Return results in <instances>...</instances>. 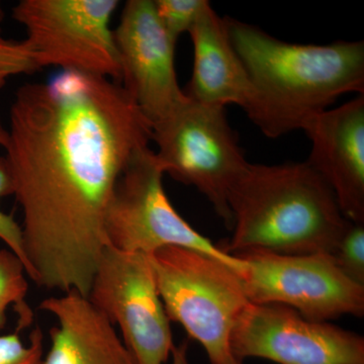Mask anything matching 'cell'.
Wrapping results in <instances>:
<instances>
[{"instance_id": "obj_5", "label": "cell", "mask_w": 364, "mask_h": 364, "mask_svg": "<svg viewBox=\"0 0 364 364\" xmlns=\"http://www.w3.org/2000/svg\"><path fill=\"white\" fill-rule=\"evenodd\" d=\"M155 154L164 173L195 186L231 229L229 195L249 163L230 126L226 107L188 100L152 126Z\"/></svg>"}, {"instance_id": "obj_12", "label": "cell", "mask_w": 364, "mask_h": 364, "mask_svg": "<svg viewBox=\"0 0 364 364\" xmlns=\"http://www.w3.org/2000/svg\"><path fill=\"white\" fill-rule=\"evenodd\" d=\"M309 166L331 189L345 219L364 224V95L327 109L304 129Z\"/></svg>"}, {"instance_id": "obj_1", "label": "cell", "mask_w": 364, "mask_h": 364, "mask_svg": "<svg viewBox=\"0 0 364 364\" xmlns=\"http://www.w3.org/2000/svg\"><path fill=\"white\" fill-rule=\"evenodd\" d=\"M7 133L28 277L88 296L117 181L149 146L152 124L121 83L61 71L16 90Z\"/></svg>"}, {"instance_id": "obj_22", "label": "cell", "mask_w": 364, "mask_h": 364, "mask_svg": "<svg viewBox=\"0 0 364 364\" xmlns=\"http://www.w3.org/2000/svg\"><path fill=\"white\" fill-rule=\"evenodd\" d=\"M225 364H243V361L238 360V359H236L234 358V356H232V358H230L229 360H228Z\"/></svg>"}, {"instance_id": "obj_10", "label": "cell", "mask_w": 364, "mask_h": 364, "mask_svg": "<svg viewBox=\"0 0 364 364\" xmlns=\"http://www.w3.org/2000/svg\"><path fill=\"white\" fill-rule=\"evenodd\" d=\"M230 350L240 361L256 358L277 364H364L363 336L274 304H249L231 333Z\"/></svg>"}, {"instance_id": "obj_4", "label": "cell", "mask_w": 364, "mask_h": 364, "mask_svg": "<svg viewBox=\"0 0 364 364\" xmlns=\"http://www.w3.org/2000/svg\"><path fill=\"white\" fill-rule=\"evenodd\" d=\"M170 321L202 345L210 364L232 358L230 337L248 301L238 273L193 249L168 246L149 255Z\"/></svg>"}, {"instance_id": "obj_23", "label": "cell", "mask_w": 364, "mask_h": 364, "mask_svg": "<svg viewBox=\"0 0 364 364\" xmlns=\"http://www.w3.org/2000/svg\"><path fill=\"white\" fill-rule=\"evenodd\" d=\"M4 9H2L1 4H0V23H1L2 21H4Z\"/></svg>"}, {"instance_id": "obj_14", "label": "cell", "mask_w": 364, "mask_h": 364, "mask_svg": "<svg viewBox=\"0 0 364 364\" xmlns=\"http://www.w3.org/2000/svg\"><path fill=\"white\" fill-rule=\"evenodd\" d=\"M40 309L58 321L42 364H136L111 321L87 296L68 291L44 299Z\"/></svg>"}, {"instance_id": "obj_8", "label": "cell", "mask_w": 364, "mask_h": 364, "mask_svg": "<svg viewBox=\"0 0 364 364\" xmlns=\"http://www.w3.org/2000/svg\"><path fill=\"white\" fill-rule=\"evenodd\" d=\"M251 304L289 306L304 318L329 322L344 315H364V286L347 277L331 254L284 255L267 251L236 254Z\"/></svg>"}, {"instance_id": "obj_21", "label": "cell", "mask_w": 364, "mask_h": 364, "mask_svg": "<svg viewBox=\"0 0 364 364\" xmlns=\"http://www.w3.org/2000/svg\"><path fill=\"white\" fill-rule=\"evenodd\" d=\"M172 364H189L186 342L174 346L171 352Z\"/></svg>"}, {"instance_id": "obj_20", "label": "cell", "mask_w": 364, "mask_h": 364, "mask_svg": "<svg viewBox=\"0 0 364 364\" xmlns=\"http://www.w3.org/2000/svg\"><path fill=\"white\" fill-rule=\"evenodd\" d=\"M42 361L43 335L39 328L31 333L26 346L18 332L0 335V364H42Z\"/></svg>"}, {"instance_id": "obj_2", "label": "cell", "mask_w": 364, "mask_h": 364, "mask_svg": "<svg viewBox=\"0 0 364 364\" xmlns=\"http://www.w3.org/2000/svg\"><path fill=\"white\" fill-rule=\"evenodd\" d=\"M226 23L253 85L246 114L268 138L304 131L346 93L364 95L363 41L293 44L243 21Z\"/></svg>"}, {"instance_id": "obj_19", "label": "cell", "mask_w": 364, "mask_h": 364, "mask_svg": "<svg viewBox=\"0 0 364 364\" xmlns=\"http://www.w3.org/2000/svg\"><path fill=\"white\" fill-rule=\"evenodd\" d=\"M39 70L26 41L7 40L0 33V88L13 76Z\"/></svg>"}, {"instance_id": "obj_16", "label": "cell", "mask_w": 364, "mask_h": 364, "mask_svg": "<svg viewBox=\"0 0 364 364\" xmlns=\"http://www.w3.org/2000/svg\"><path fill=\"white\" fill-rule=\"evenodd\" d=\"M154 6L163 28L177 43L182 33L191 32L210 4L208 0H154Z\"/></svg>"}, {"instance_id": "obj_3", "label": "cell", "mask_w": 364, "mask_h": 364, "mask_svg": "<svg viewBox=\"0 0 364 364\" xmlns=\"http://www.w3.org/2000/svg\"><path fill=\"white\" fill-rule=\"evenodd\" d=\"M231 239L223 250L332 254L345 219L331 189L306 162L249 163L230 191Z\"/></svg>"}, {"instance_id": "obj_9", "label": "cell", "mask_w": 364, "mask_h": 364, "mask_svg": "<svg viewBox=\"0 0 364 364\" xmlns=\"http://www.w3.org/2000/svg\"><path fill=\"white\" fill-rule=\"evenodd\" d=\"M88 299L117 325L136 364H165L174 344L149 256L107 245Z\"/></svg>"}, {"instance_id": "obj_6", "label": "cell", "mask_w": 364, "mask_h": 364, "mask_svg": "<svg viewBox=\"0 0 364 364\" xmlns=\"http://www.w3.org/2000/svg\"><path fill=\"white\" fill-rule=\"evenodd\" d=\"M155 151L139 150L117 181L105 217L107 245L124 252L151 255L158 249H193L222 261L236 272L238 256L225 252L177 213L163 188L164 176Z\"/></svg>"}, {"instance_id": "obj_15", "label": "cell", "mask_w": 364, "mask_h": 364, "mask_svg": "<svg viewBox=\"0 0 364 364\" xmlns=\"http://www.w3.org/2000/svg\"><path fill=\"white\" fill-rule=\"evenodd\" d=\"M26 268L20 258L9 249H0V331L6 323L11 306L18 315L20 328L32 324L33 314L26 303L28 284Z\"/></svg>"}, {"instance_id": "obj_7", "label": "cell", "mask_w": 364, "mask_h": 364, "mask_svg": "<svg viewBox=\"0 0 364 364\" xmlns=\"http://www.w3.org/2000/svg\"><path fill=\"white\" fill-rule=\"evenodd\" d=\"M117 0H21L14 20L25 26L38 68L56 66L122 82L111 28Z\"/></svg>"}, {"instance_id": "obj_17", "label": "cell", "mask_w": 364, "mask_h": 364, "mask_svg": "<svg viewBox=\"0 0 364 364\" xmlns=\"http://www.w3.org/2000/svg\"><path fill=\"white\" fill-rule=\"evenodd\" d=\"M331 255L347 277L364 286V224L349 223Z\"/></svg>"}, {"instance_id": "obj_18", "label": "cell", "mask_w": 364, "mask_h": 364, "mask_svg": "<svg viewBox=\"0 0 364 364\" xmlns=\"http://www.w3.org/2000/svg\"><path fill=\"white\" fill-rule=\"evenodd\" d=\"M7 136L9 133L0 122V146L2 147L6 146ZM9 195H14L13 181L7 168L6 159L4 157H0V198ZM0 240L4 241L7 248L20 258L25 265L26 274H28V264L25 253V246H23L21 226L14 221L13 215L4 214L1 210H0Z\"/></svg>"}, {"instance_id": "obj_13", "label": "cell", "mask_w": 364, "mask_h": 364, "mask_svg": "<svg viewBox=\"0 0 364 364\" xmlns=\"http://www.w3.org/2000/svg\"><path fill=\"white\" fill-rule=\"evenodd\" d=\"M193 45V69L184 93L210 107L238 105L247 112L254 90L247 70L235 50L226 18L208 7L188 33Z\"/></svg>"}, {"instance_id": "obj_11", "label": "cell", "mask_w": 364, "mask_h": 364, "mask_svg": "<svg viewBox=\"0 0 364 364\" xmlns=\"http://www.w3.org/2000/svg\"><path fill=\"white\" fill-rule=\"evenodd\" d=\"M124 90L150 124L161 122L188 97L177 81L176 43L170 39L154 0H129L114 31Z\"/></svg>"}]
</instances>
